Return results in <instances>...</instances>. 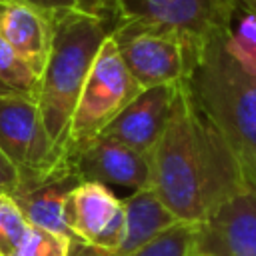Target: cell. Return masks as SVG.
Returning <instances> with one entry per match:
<instances>
[{"instance_id":"cell-1","label":"cell","mask_w":256,"mask_h":256,"mask_svg":"<svg viewBox=\"0 0 256 256\" xmlns=\"http://www.w3.org/2000/svg\"><path fill=\"white\" fill-rule=\"evenodd\" d=\"M150 190L176 220L202 224L246 188L222 134L200 112L190 84L178 86L166 128L150 152Z\"/></svg>"},{"instance_id":"cell-2","label":"cell","mask_w":256,"mask_h":256,"mask_svg":"<svg viewBox=\"0 0 256 256\" xmlns=\"http://www.w3.org/2000/svg\"><path fill=\"white\" fill-rule=\"evenodd\" d=\"M224 38L204 46L188 84L196 106L236 158L246 186L256 190V78L236 64Z\"/></svg>"},{"instance_id":"cell-3","label":"cell","mask_w":256,"mask_h":256,"mask_svg":"<svg viewBox=\"0 0 256 256\" xmlns=\"http://www.w3.org/2000/svg\"><path fill=\"white\" fill-rule=\"evenodd\" d=\"M110 32L106 22L80 10H68L56 16L54 40L46 68L40 76L36 102L60 162H66L70 124L80 92Z\"/></svg>"},{"instance_id":"cell-4","label":"cell","mask_w":256,"mask_h":256,"mask_svg":"<svg viewBox=\"0 0 256 256\" xmlns=\"http://www.w3.org/2000/svg\"><path fill=\"white\" fill-rule=\"evenodd\" d=\"M140 92L142 88L124 64L114 38L108 36L100 46L80 92L70 124L66 158L82 144L100 136Z\"/></svg>"},{"instance_id":"cell-5","label":"cell","mask_w":256,"mask_h":256,"mask_svg":"<svg viewBox=\"0 0 256 256\" xmlns=\"http://www.w3.org/2000/svg\"><path fill=\"white\" fill-rule=\"evenodd\" d=\"M238 0H122L116 24L174 34L198 50L230 32Z\"/></svg>"},{"instance_id":"cell-6","label":"cell","mask_w":256,"mask_h":256,"mask_svg":"<svg viewBox=\"0 0 256 256\" xmlns=\"http://www.w3.org/2000/svg\"><path fill=\"white\" fill-rule=\"evenodd\" d=\"M118 52L142 90L190 82L202 50L186 40L132 24H116L110 32Z\"/></svg>"},{"instance_id":"cell-7","label":"cell","mask_w":256,"mask_h":256,"mask_svg":"<svg viewBox=\"0 0 256 256\" xmlns=\"http://www.w3.org/2000/svg\"><path fill=\"white\" fill-rule=\"evenodd\" d=\"M0 150L20 170V180L64 164L48 138L36 98L16 92H0Z\"/></svg>"},{"instance_id":"cell-8","label":"cell","mask_w":256,"mask_h":256,"mask_svg":"<svg viewBox=\"0 0 256 256\" xmlns=\"http://www.w3.org/2000/svg\"><path fill=\"white\" fill-rule=\"evenodd\" d=\"M66 162L72 166L80 182L116 184L130 188L132 192L150 188V154L108 136H96L82 144L66 158Z\"/></svg>"},{"instance_id":"cell-9","label":"cell","mask_w":256,"mask_h":256,"mask_svg":"<svg viewBox=\"0 0 256 256\" xmlns=\"http://www.w3.org/2000/svg\"><path fill=\"white\" fill-rule=\"evenodd\" d=\"M198 254L256 256V190L246 186L200 224Z\"/></svg>"},{"instance_id":"cell-10","label":"cell","mask_w":256,"mask_h":256,"mask_svg":"<svg viewBox=\"0 0 256 256\" xmlns=\"http://www.w3.org/2000/svg\"><path fill=\"white\" fill-rule=\"evenodd\" d=\"M78 184L80 178L76 176L72 166L64 162L44 174L22 178L18 188L10 196L16 200V204L32 226L72 238L66 224V206L70 192Z\"/></svg>"},{"instance_id":"cell-11","label":"cell","mask_w":256,"mask_h":256,"mask_svg":"<svg viewBox=\"0 0 256 256\" xmlns=\"http://www.w3.org/2000/svg\"><path fill=\"white\" fill-rule=\"evenodd\" d=\"M184 84V82H182ZM180 84L154 86L142 90L100 134L150 154L160 140L172 112Z\"/></svg>"},{"instance_id":"cell-12","label":"cell","mask_w":256,"mask_h":256,"mask_svg":"<svg viewBox=\"0 0 256 256\" xmlns=\"http://www.w3.org/2000/svg\"><path fill=\"white\" fill-rule=\"evenodd\" d=\"M56 16L28 0H4L0 4V36L42 76L52 40Z\"/></svg>"},{"instance_id":"cell-13","label":"cell","mask_w":256,"mask_h":256,"mask_svg":"<svg viewBox=\"0 0 256 256\" xmlns=\"http://www.w3.org/2000/svg\"><path fill=\"white\" fill-rule=\"evenodd\" d=\"M200 224L178 220L170 228L156 234L132 256H196Z\"/></svg>"},{"instance_id":"cell-14","label":"cell","mask_w":256,"mask_h":256,"mask_svg":"<svg viewBox=\"0 0 256 256\" xmlns=\"http://www.w3.org/2000/svg\"><path fill=\"white\" fill-rule=\"evenodd\" d=\"M38 88L40 76L0 36V92H16L36 98Z\"/></svg>"},{"instance_id":"cell-15","label":"cell","mask_w":256,"mask_h":256,"mask_svg":"<svg viewBox=\"0 0 256 256\" xmlns=\"http://www.w3.org/2000/svg\"><path fill=\"white\" fill-rule=\"evenodd\" d=\"M228 54L250 76L256 78V12H250L230 28L224 38Z\"/></svg>"},{"instance_id":"cell-16","label":"cell","mask_w":256,"mask_h":256,"mask_svg":"<svg viewBox=\"0 0 256 256\" xmlns=\"http://www.w3.org/2000/svg\"><path fill=\"white\" fill-rule=\"evenodd\" d=\"M32 224L10 194H0V256H14Z\"/></svg>"},{"instance_id":"cell-17","label":"cell","mask_w":256,"mask_h":256,"mask_svg":"<svg viewBox=\"0 0 256 256\" xmlns=\"http://www.w3.org/2000/svg\"><path fill=\"white\" fill-rule=\"evenodd\" d=\"M74 240L38 226H32L24 244L14 256H70Z\"/></svg>"},{"instance_id":"cell-18","label":"cell","mask_w":256,"mask_h":256,"mask_svg":"<svg viewBox=\"0 0 256 256\" xmlns=\"http://www.w3.org/2000/svg\"><path fill=\"white\" fill-rule=\"evenodd\" d=\"M74 2H76V10L106 22L110 30L116 26L120 18L122 0H74Z\"/></svg>"},{"instance_id":"cell-19","label":"cell","mask_w":256,"mask_h":256,"mask_svg":"<svg viewBox=\"0 0 256 256\" xmlns=\"http://www.w3.org/2000/svg\"><path fill=\"white\" fill-rule=\"evenodd\" d=\"M20 184V170L0 150V194H12Z\"/></svg>"},{"instance_id":"cell-20","label":"cell","mask_w":256,"mask_h":256,"mask_svg":"<svg viewBox=\"0 0 256 256\" xmlns=\"http://www.w3.org/2000/svg\"><path fill=\"white\" fill-rule=\"evenodd\" d=\"M28 2H32L34 6H38L42 10H48L52 14H62V12H68V10H76L74 0H28Z\"/></svg>"},{"instance_id":"cell-21","label":"cell","mask_w":256,"mask_h":256,"mask_svg":"<svg viewBox=\"0 0 256 256\" xmlns=\"http://www.w3.org/2000/svg\"><path fill=\"white\" fill-rule=\"evenodd\" d=\"M240 4H244L250 12H256V0H238Z\"/></svg>"},{"instance_id":"cell-22","label":"cell","mask_w":256,"mask_h":256,"mask_svg":"<svg viewBox=\"0 0 256 256\" xmlns=\"http://www.w3.org/2000/svg\"><path fill=\"white\" fill-rule=\"evenodd\" d=\"M196 256H208V254H196Z\"/></svg>"},{"instance_id":"cell-23","label":"cell","mask_w":256,"mask_h":256,"mask_svg":"<svg viewBox=\"0 0 256 256\" xmlns=\"http://www.w3.org/2000/svg\"><path fill=\"white\" fill-rule=\"evenodd\" d=\"M2 2H4V0H0V4H2Z\"/></svg>"}]
</instances>
